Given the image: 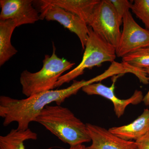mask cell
<instances>
[{
	"instance_id": "17",
	"label": "cell",
	"mask_w": 149,
	"mask_h": 149,
	"mask_svg": "<svg viewBox=\"0 0 149 149\" xmlns=\"http://www.w3.org/2000/svg\"><path fill=\"white\" fill-rule=\"evenodd\" d=\"M114 6L119 18L123 24V19L124 15L131 8L132 3L127 0H110Z\"/></svg>"
},
{
	"instance_id": "16",
	"label": "cell",
	"mask_w": 149,
	"mask_h": 149,
	"mask_svg": "<svg viewBox=\"0 0 149 149\" xmlns=\"http://www.w3.org/2000/svg\"><path fill=\"white\" fill-rule=\"evenodd\" d=\"M130 9L145 24L146 29L149 31V0H135Z\"/></svg>"
},
{
	"instance_id": "9",
	"label": "cell",
	"mask_w": 149,
	"mask_h": 149,
	"mask_svg": "<svg viewBox=\"0 0 149 149\" xmlns=\"http://www.w3.org/2000/svg\"><path fill=\"white\" fill-rule=\"evenodd\" d=\"M119 74L113 79V83L110 87H107L101 83H93L84 86L82 91L89 95H97L103 97L111 101L114 107L115 114L118 118H120L124 114L125 109L130 104H138L143 101L144 97L142 91H135L129 98L121 100L118 98L114 93L115 83Z\"/></svg>"
},
{
	"instance_id": "14",
	"label": "cell",
	"mask_w": 149,
	"mask_h": 149,
	"mask_svg": "<svg viewBox=\"0 0 149 149\" xmlns=\"http://www.w3.org/2000/svg\"><path fill=\"white\" fill-rule=\"evenodd\" d=\"M37 139V133L30 128L26 130L13 129L5 136H0V149H26L24 142Z\"/></svg>"
},
{
	"instance_id": "5",
	"label": "cell",
	"mask_w": 149,
	"mask_h": 149,
	"mask_svg": "<svg viewBox=\"0 0 149 149\" xmlns=\"http://www.w3.org/2000/svg\"><path fill=\"white\" fill-rule=\"evenodd\" d=\"M121 23L110 0L100 1L88 26L108 43L116 48L121 36Z\"/></svg>"
},
{
	"instance_id": "12",
	"label": "cell",
	"mask_w": 149,
	"mask_h": 149,
	"mask_svg": "<svg viewBox=\"0 0 149 149\" xmlns=\"http://www.w3.org/2000/svg\"><path fill=\"white\" fill-rule=\"evenodd\" d=\"M111 133L126 141L138 140L149 131V110H144L143 113L130 124L110 128Z\"/></svg>"
},
{
	"instance_id": "1",
	"label": "cell",
	"mask_w": 149,
	"mask_h": 149,
	"mask_svg": "<svg viewBox=\"0 0 149 149\" xmlns=\"http://www.w3.org/2000/svg\"><path fill=\"white\" fill-rule=\"evenodd\" d=\"M93 79L86 81L74 80L72 85L64 89L50 90L19 100L8 96L0 97V116L3 119L4 126L17 123V129L26 130L30 123L47 106L55 102L61 105L68 98L76 95L85 85L94 83Z\"/></svg>"
},
{
	"instance_id": "3",
	"label": "cell",
	"mask_w": 149,
	"mask_h": 149,
	"mask_svg": "<svg viewBox=\"0 0 149 149\" xmlns=\"http://www.w3.org/2000/svg\"><path fill=\"white\" fill-rule=\"evenodd\" d=\"M53 47L52 55L45 56L42 68L40 71L31 72L24 70L22 72L20 83L22 93L27 97L53 90L59 78L75 64L74 63L58 56L54 44Z\"/></svg>"
},
{
	"instance_id": "2",
	"label": "cell",
	"mask_w": 149,
	"mask_h": 149,
	"mask_svg": "<svg viewBox=\"0 0 149 149\" xmlns=\"http://www.w3.org/2000/svg\"><path fill=\"white\" fill-rule=\"evenodd\" d=\"M35 121L70 146L91 141L87 124L67 108L49 105L37 116Z\"/></svg>"
},
{
	"instance_id": "18",
	"label": "cell",
	"mask_w": 149,
	"mask_h": 149,
	"mask_svg": "<svg viewBox=\"0 0 149 149\" xmlns=\"http://www.w3.org/2000/svg\"><path fill=\"white\" fill-rule=\"evenodd\" d=\"M136 142L138 149H149V131Z\"/></svg>"
},
{
	"instance_id": "15",
	"label": "cell",
	"mask_w": 149,
	"mask_h": 149,
	"mask_svg": "<svg viewBox=\"0 0 149 149\" xmlns=\"http://www.w3.org/2000/svg\"><path fill=\"white\" fill-rule=\"evenodd\" d=\"M122 62L139 70L149 68V46L141 48L122 58Z\"/></svg>"
},
{
	"instance_id": "13",
	"label": "cell",
	"mask_w": 149,
	"mask_h": 149,
	"mask_svg": "<svg viewBox=\"0 0 149 149\" xmlns=\"http://www.w3.org/2000/svg\"><path fill=\"white\" fill-rule=\"evenodd\" d=\"M16 22L12 19L0 20V66L16 54L17 51L11 42L12 35L16 27Z\"/></svg>"
},
{
	"instance_id": "6",
	"label": "cell",
	"mask_w": 149,
	"mask_h": 149,
	"mask_svg": "<svg viewBox=\"0 0 149 149\" xmlns=\"http://www.w3.org/2000/svg\"><path fill=\"white\" fill-rule=\"evenodd\" d=\"M40 8V19L56 21L77 35L85 50L88 37L89 26L82 19L74 14L57 6L44 4L37 1Z\"/></svg>"
},
{
	"instance_id": "8",
	"label": "cell",
	"mask_w": 149,
	"mask_h": 149,
	"mask_svg": "<svg viewBox=\"0 0 149 149\" xmlns=\"http://www.w3.org/2000/svg\"><path fill=\"white\" fill-rule=\"evenodd\" d=\"M32 0H1L0 20L12 19L17 27L34 24L40 19V15L33 7Z\"/></svg>"
},
{
	"instance_id": "20",
	"label": "cell",
	"mask_w": 149,
	"mask_h": 149,
	"mask_svg": "<svg viewBox=\"0 0 149 149\" xmlns=\"http://www.w3.org/2000/svg\"><path fill=\"white\" fill-rule=\"evenodd\" d=\"M68 149H87V147L83 144H79L76 146H70Z\"/></svg>"
},
{
	"instance_id": "11",
	"label": "cell",
	"mask_w": 149,
	"mask_h": 149,
	"mask_svg": "<svg viewBox=\"0 0 149 149\" xmlns=\"http://www.w3.org/2000/svg\"><path fill=\"white\" fill-rule=\"evenodd\" d=\"M44 4L59 7L80 17L87 23H91L94 10L100 0H40Z\"/></svg>"
},
{
	"instance_id": "19",
	"label": "cell",
	"mask_w": 149,
	"mask_h": 149,
	"mask_svg": "<svg viewBox=\"0 0 149 149\" xmlns=\"http://www.w3.org/2000/svg\"><path fill=\"white\" fill-rule=\"evenodd\" d=\"M144 70L146 72L149 81V68H145V69H144ZM143 102H144V104H145L146 106H149V90L146 96L144 97Z\"/></svg>"
},
{
	"instance_id": "7",
	"label": "cell",
	"mask_w": 149,
	"mask_h": 149,
	"mask_svg": "<svg viewBox=\"0 0 149 149\" xmlns=\"http://www.w3.org/2000/svg\"><path fill=\"white\" fill-rule=\"evenodd\" d=\"M123 30L116 48V56L123 58L137 50L149 46V31L142 28L133 18L130 11L123 19Z\"/></svg>"
},
{
	"instance_id": "10",
	"label": "cell",
	"mask_w": 149,
	"mask_h": 149,
	"mask_svg": "<svg viewBox=\"0 0 149 149\" xmlns=\"http://www.w3.org/2000/svg\"><path fill=\"white\" fill-rule=\"evenodd\" d=\"M86 124L92 141L87 149H138L136 141L120 139L98 125Z\"/></svg>"
},
{
	"instance_id": "4",
	"label": "cell",
	"mask_w": 149,
	"mask_h": 149,
	"mask_svg": "<svg viewBox=\"0 0 149 149\" xmlns=\"http://www.w3.org/2000/svg\"><path fill=\"white\" fill-rule=\"evenodd\" d=\"M89 30V37L81 62L71 71L63 74L56 83L55 88L69 83L82 75L85 70L101 66L106 62L112 63L115 62L117 56L116 48L94 32L90 26Z\"/></svg>"
}]
</instances>
